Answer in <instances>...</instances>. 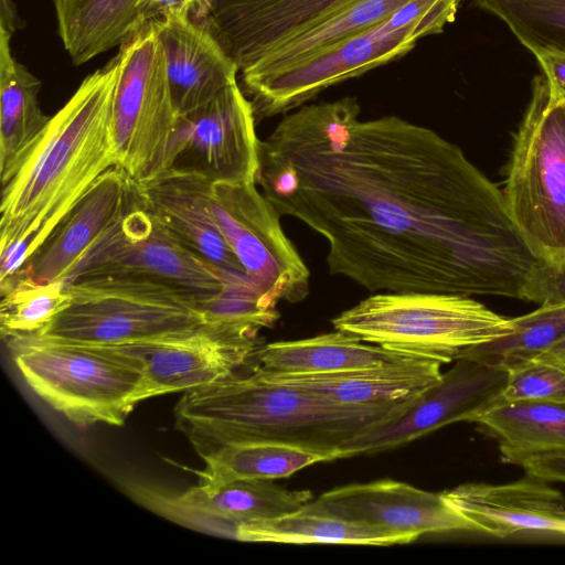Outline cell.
<instances>
[{
    "label": "cell",
    "mask_w": 565,
    "mask_h": 565,
    "mask_svg": "<svg viewBox=\"0 0 565 565\" xmlns=\"http://www.w3.org/2000/svg\"><path fill=\"white\" fill-rule=\"evenodd\" d=\"M315 501L347 520L417 539L427 533L476 532L440 493L395 480L334 488Z\"/></svg>",
    "instance_id": "18"
},
{
    "label": "cell",
    "mask_w": 565,
    "mask_h": 565,
    "mask_svg": "<svg viewBox=\"0 0 565 565\" xmlns=\"http://www.w3.org/2000/svg\"><path fill=\"white\" fill-rule=\"evenodd\" d=\"M201 458L205 469L196 473L206 487L241 479L287 478L313 463L335 460L327 451L273 440L230 443Z\"/></svg>",
    "instance_id": "29"
},
{
    "label": "cell",
    "mask_w": 565,
    "mask_h": 565,
    "mask_svg": "<svg viewBox=\"0 0 565 565\" xmlns=\"http://www.w3.org/2000/svg\"><path fill=\"white\" fill-rule=\"evenodd\" d=\"M414 401L388 406L339 404L266 380L253 369L185 392L174 415L177 428L200 457L230 443L273 440L327 451L338 459L345 441L397 418Z\"/></svg>",
    "instance_id": "3"
},
{
    "label": "cell",
    "mask_w": 565,
    "mask_h": 565,
    "mask_svg": "<svg viewBox=\"0 0 565 565\" xmlns=\"http://www.w3.org/2000/svg\"><path fill=\"white\" fill-rule=\"evenodd\" d=\"M3 341L29 387L78 427L121 426L139 402L151 397L140 369L100 348L38 334Z\"/></svg>",
    "instance_id": "5"
},
{
    "label": "cell",
    "mask_w": 565,
    "mask_h": 565,
    "mask_svg": "<svg viewBox=\"0 0 565 565\" xmlns=\"http://www.w3.org/2000/svg\"><path fill=\"white\" fill-rule=\"evenodd\" d=\"M117 55L83 79L2 185L0 284L15 275L97 180L118 166Z\"/></svg>",
    "instance_id": "2"
},
{
    "label": "cell",
    "mask_w": 565,
    "mask_h": 565,
    "mask_svg": "<svg viewBox=\"0 0 565 565\" xmlns=\"http://www.w3.org/2000/svg\"><path fill=\"white\" fill-rule=\"evenodd\" d=\"M227 270L204 260L175 239L141 204H134L86 250L64 285L122 277L166 285L196 306L215 297Z\"/></svg>",
    "instance_id": "10"
},
{
    "label": "cell",
    "mask_w": 565,
    "mask_h": 565,
    "mask_svg": "<svg viewBox=\"0 0 565 565\" xmlns=\"http://www.w3.org/2000/svg\"><path fill=\"white\" fill-rule=\"evenodd\" d=\"M126 488L138 503L174 523L232 540L248 523L281 516L312 500L309 490H287L263 479H241L216 487L199 483L181 494L137 482Z\"/></svg>",
    "instance_id": "13"
},
{
    "label": "cell",
    "mask_w": 565,
    "mask_h": 565,
    "mask_svg": "<svg viewBox=\"0 0 565 565\" xmlns=\"http://www.w3.org/2000/svg\"><path fill=\"white\" fill-rule=\"evenodd\" d=\"M136 200L134 181L120 167L111 168L12 277L40 284L63 281L86 250Z\"/></svg>",
    "instance_id": "19"
},
{
    "label": "cell",
    "mask_w": 565,
    "mask_h": 565,
    "mask_svg": "<svg viewBox=\"0 0 565 565\" xmlns=\"http://www.w3.org/2000/svg\"><path fill=\"white\" fill-rule=\"evenodd\" d=\"M460 0H413L385 20L280 72L244 82L256 120L303 106L320 92L408 53L443 32Z\"/></svg>",
    "instance_id": "7"
},
{
    "label": "cell",
    "mask_w": 565,
    "mask_h": 565,
    "mask_svg": "<svg viewBox=\"0 0 565 565\" xmlns=\"http://www.w3.org/2000/svg\"><path fill=\"white\" fill-rule=\"evenodd\" d=\"M250 100L237 83L198 110L179 117L171 168L199 172L212 182H256L259 139Z\"/></svg>",
    "instance_id": "15"
},
{
    "label": "cell",
    "mask_w": 565,
    "mask_h": 565,
    "mask_svg": "<svg viewBox=\"0 0 565 565\" xmlns=\"http://www.w3.org/2000/svg\"><path fill=\"white\" fill-rule=\"evenodd\" d=\"M152 21L179 117L205 106L237 83V65L204 25L190 15Z\"/></svg>",
    "instance_id": "21"
},
{
    "label": "cell",
    "mask_w": 565,
    "mask_h": 565,
    "mask_svg": "<svg viewBox=\"0 0 565 565\" xmlns=\"http://www.w3.org/2000/svg\"><path fill=\"white\" fill-rule=\"evenodd\" d=\"M501 19L533 54L565 53V0H476Z\"/></svg>",
    "instance_id": "32"
},
{
    "label": "cell",
    "mask_w": 565,
    "mask_h": 565,
    "mask_svg": "<svg viewBox=\"0 0 565 565\" xmlns=\"http://www.w3.org/2000/svg\"><path fill=\"white\" fill-rule=\"evenodd\" d=\"M352 0H212L200 22L241 73L275 47Z\"/></svg>",
    "instance_id": "17"
},
{
    "label": "cell",
    "mask_w": 565,
    "mask_h": 565,
    "mask_svg": "<svg viewBox=\"0 0 565 565\" xmlns=\"http://www.w3.org/2000/svg\"><path fill=\"white\" fill-rule=\"evenodd\" d=\"M0 290L2 339L42 331L72 298L63 281L40 284L22 277L1 282Z\"/></svg>",
    "instance_id": "31"
},
{
    "label": "cell",
    "mask_w": 565,
    "mask_h": 565,
    "mask_svg": "<svg viewBox=\"0 0 565 565\" xmlns=\"http://www.w3.org/2000/svg\"><path fill=\"white\" fill-rule=\"evenodd\" d=\"M0 29V177L4 185L44 132L51 117L40 108L39 79L11 53Z\"/></svg>",
    "instance_id": "25"
},
{
    "label": "cell",
    "mask_w": 565,
    "mask_h": 565,
    "mask_svg": "<svg viewBox=\"0 0 565 565\" xmlns=\"http://www.w3.org/2000/svg\"><path fill=\"white\" fill-rule=\"evenodd\" d=\"M511 321L510 333L471 349L463 358L507 371L534 361L565 337V305L540 306Z\"/></svg>",
    "instance_id": "30"
},
{
    "label": "cell",
    "mask_w": 565,
    "mask_h": 565,
    "mask_svg": "<svg viewBox=\"0 0 565 565\" xmlns=\"http://www.w3.org/2000/svg\"><path fill=\"white\" fill-rule=\"evenodd\" d=\"M211 184L199 172L170 168L136 184V191L141 204L182 245L220 269L246 274L212 215Z\"/></svg>",
    "instance_id": "20"
},
{
    "label": "cell",
    "mask_w": 565,
    "mask_h": 565,
    "mask_svg": "<svg viewBox=\"0 0 565 565\" xmlns=\"http://www.w3.org/2000/svg\"><path fill=\"white\" fill-rule=\"evenodd\" d=\"M259 347L258 334L204 323L182 333L97 348L140 369L154 397L222 380L254 358Z\"/></svg>",
    "instance_id": "12"
},
{
    "label": "cell",
    "mask_w": 565,
    "mask_h": 565,
    "mask_svg": "<svg viewBox=\"0 0 565 565\" xmlns=\"http://www.w3.org/2000/svg\"><path fill=\"white\" fill-rule=\"evenodd\" d=\"M0 29L12 34L18 28V13L12 0H0Z\"/></svg>",
    "instance_id": "38"
},
{
    "label": "cell",
    "mask_w": 565,
    "mask_h": 565,
    "mask_svg": "<svg viewBox=\"0 0 565 565\" xmlns=\"http://www.w3.org/2000/svg\"><path fill=\"white\" fill-rule=\"evenodd\" d=\"M520 467L525 473L548 482H565V456H540L527 459Z\"/></svg>",
    "instance_id": "36"
},
{
    "label": "cell",
    "mask_w": 565,
    "mask_h": 565,
    "mask_svg": "<svg viewBox=\"0 0 565 565\" xmlns=\"http://www.w3.org/2000/svg\"><path fill=\"white\" fill-rule=\"evenodd\" d=\"M472 424L497 443L504 462L565 456V401L495 403Z\"/></svg>",
    "instance_id": "24"
},
{
    "label": "cell",
    "mask_w": 565,
    "mask_h": 565,
    "mask_svg": "<svg viewBox=\"0 0 565 565\" xmlns=\"http://www.w3.org/2000/svg\"><path fill=\"white\" fill-rule=\"evenodd\" d=\"M535 360L565 367V337Z\"/></svg>",
    "instance_id": "39"
},
{
    "label": "cell",
    "mask_w": 565,
    "mask_h": 565,
    "mask_svg": "<svg viewBox=\"0 0 565 565\" xmlns=\"http://www.w3.org/2000/svg\"><path fill=\"white\" fill-rule=\"evenodd\" d=\"M117 57L113 125L118 167L140 184L171 168L179 120L152 20L120 44Z\"/></svg>",
    "instance_id": "9"
},
{
    "label": "cell",
    "mask_w": 565,
    "mask_h": 565,
    "mask_svg": "<svg viewBox=\"0 0 565 565\" xmlns=\"http://www.w3.org/2000/svg\"><path fill=\"white\" fill-rule=\"evenodd\" d=\"M210 207L246 275L268 300L295 303L308 296V267L256 182H212Z\"/></svg>",
    "instance_id": "11"
},
{
    "label": "cell",
    "mask_w": 565,
    "mask_h": 565,
    "mask_svg": "<svg viewBox=\"0 0 565 565\" xmlns=\"http://www.w3.org/2000/svg\"><path fill=\"white\" fill-rule=\"evenodd\" d=\"M509 371L461 358L397 418L370 428L338 450V459L388 450L443 426L472 420L497 403Z\"/></svg>",
    "instance_id": "14"
},
{
    "label": "cell",
    "mask_w": 565,
    "mask_h": 565,
    "mask_svg": "<svg viewBox=\"0 0 565 565\" xmlns=\"http://www.w3.org/2000/svg\"><path fill=\"white\" fill-rule=\"evenodd\" d=\"M141 0H53L57 32L75 65L120 46L147 22Z\"/></svg>",
    "instance_id": "26"
},
{
    "label": "cell",
    "mask_w": 565,
    "mask_h": 565,
    "mask_svg": "<svg viewBox=\"0 0 565 565\" xmlns=\"http://www.w3.org/2000/svg\"><path fill=\"white\" fill-rule=\"evenodd\" d=\"M544 71L552 89L565 99V53L541 51L534 54Z\"/></svg>",
    "instance_id": "37"
},
{
    "label": "cell",
    "mask_w": 565,
    "mask_h": 565,
    "mask_svg": "<svg viewBox=\"0 0 565 565\" xmlns=\"http://www.w3.org/2000/svg\"><path fill=\"white\" fill-rule=\"evenodd\" d=\"M476 532L498 539L536 536L565 542V497L525 473L501 484L470 482L440 493Z\"/></svg>",
    "instance_id": "16"
},
{
    "label": "cell",
    "mask_w": 565,
    "mask_h": 565,
    "mask_svg": "<svg viewBox=\"0 0 565 565\" xmlns=\"http://www.w3.org/2000/svg\"><path fill=\"white\" fill-rule=\"evenodd\" d=\"M522 299L540 306L565 305V256L539 260L526 281Z\"/></svg>",
    "instance_id": "34"
},
{
    "label": "cell",
    "mask_w": 565,
    "mask_h": 565,
    "mask_svg": "<svg viewBox=\"0 0 565 565\" xmlns=\"http://www.w3.org/2000/svg\"><path fill=\"white\" fill-rule=\"evenodd\" d=\"M354 97L303 105L259 141L256 184L328 243L331 275L371 292L522 299L539 259L502 191L455 143Z\"/></svg>",
    "instance_id": "1"
},
{
    "label": "cell",
    "mask_w": 565,
    "mask_h": 565,
    "mask_svg": "<svg viewBox=\"0 0 565 565\" xmlns=\"http://www.w3.org/2000/svg\"><path fill=\"white\" fill-rule=\"evenodd\" d=\"M334 330L441 364L512 331L511 318L460 294L382 291L332 319Z\"/></svg>",
    "instance_id": "4"
},
{
    "label": "cell",
    "mask_w": 565,
    "mask_h": 565,
    "mask_svg": "<svg viewBox=\"0 0 565 565\" xmlns=\"http://www.w3.org/2000/svg\"><path fill=\"white\" fill-rule=\"evenodd\" d=\"M502 193L532 254L543 262L565 256V108L545 75L532 82Z\"/></svg>",
    "instance_id": "6"
},
{
    "label": "cell",
    "mask_w": 565,
    "mask_h": 565,
    "mask_svg": "<svg viewBox=\"0 0 565 565\" xmlns=\"http://www.w3.org/2000/svg\"><path fill=\"white\" fill-rule=\"evenodd\" d=\"M563 99V98H562ZM564 108H565V99H563Z\"/></svg>",
    "instance_id": "40"
},
{
    "label": "cell",
    "mask_w": 565,
    "mask_h": 565,
    "mask_svg": "<svg viewBox=\"0 0 565 565\" xmlns=\"http://www.w3.org/2000/svg\"><path fill=\"white\" fill-rule=\"evenodd\" d=\"M196 0H141L140 12L146 22L154 19L190 15Z\"/></svg>",
    "instance_id": "35"
},
{
    "label": "cell",
    "mask_w": 565,
    "mask_h": 565,
    "mask_svg": "<svg viewBox=\"0 0 565 565\" xmlns=\"http://www.w3.org/2000/svg\"><path fill=\"white\" fill-rule=\"evenodd\" d=\"M66 288L72 297L70 305L34 334L107 347L182 333L205 323L192 299L159 282L100 277Z\"/></svg>",
    "instance_id": "8"
},
{
    "label": "cell",
    "mask_w": 565,
    "mask_h": 565,
    "mask_svg": "<svg viewBox=\"0 0 565 565\" xmlns=\"http://www.w3.org/2000/svg\"><path fill=\"white\" fill-rule=\"evenodd\" d=\"M411 1L352 0L288 39L241 73L243 82L280 72L317 56L385 20Z\"/></svg>",
    "instance_id": "27"
},
{
    "label": "cell",
    "mask_w": 565,
    "mask_h": 565,
    "mask_svg": "<svg viewBox=\"0 0 565 565\" xmlns=\"http://www.w3.org/2000/svg\"><path fill=\"white\" fill-rule=\"evenodd\" d=\"M236 540L291 544L330 543L387 546L407 544L417 537L347 520L311 500L294 512L242 526Z\"/></svg>",
    "instance_id": "28"
},
{
    "label": "cell",
    "mask_w": 565,
    "mask_h": 565,
    "mask_svg": "<svg viewBox=\"0 0 565 565\" xmlns=\"http://www.w3.org/2000/svg\"><path fill=\"white\" fill-rule=\"evenodd\" d=\"M514 401H565V367L534 360L509 371L497 403Z\"/></svg>",
    "instance_id": "33"
},
{
    "label": "cell",
    "mask_w": 565,
    "mask_h": 565,
    "mask_svg": "<svg viewBox=\"0 0 565 565\" xmlns=\"http://www.w3.org/2000/svg\"><path fill=\"white\" fill-rule=\"evenodd\" d=\"M441 363L417 358L382 367L338 373H271L254 367L263 377L318 394L339 404L388 406L416 399L443 374Z\"/></svg>",
    "instance_id": "22"
},
{
    "label": "cell",
    "mask_w": 565,
    "mask_h": 565,
    "mask_svg": "<svg viewBox=\"0 0 565 565\" xmlns=\"http://www.w3.org/2000/svg\"><path fill=\"white\" fill-rule=\"evenodd\" d=\"M257 367L271 373H338L404 363L418 356L370 343L340 330L260 345Z\"/></svg>",
    "instance_id": "23"
}]
</instances>
